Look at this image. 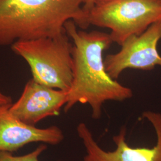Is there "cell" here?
I'll return each mask as SVG.
<instances>
[{
    "mask_svg": "<svg viewBox=\"0 0 161 161\" xmlns=\"http://www.w3.org/2000/svg\"><path fill=\"white\" fill-rule=\"evenodd\" d=\"M47 149L46 144H41L31 152L21 156L13 155L8 152H0V161H40V156Z\"/></svg>",
    "mask_w": 161,
    "mask_h": 161,
    "instance_id": "9c48e42d",
    "label": "cell"
},
{
    "mask_svg": "<svg viewBox=\"0 0 161 161\" xmlns=\"http://www.w3.org/2000/svg\"><path fill=\"white\" fill-rule=\"evenodd\" d=\"M10 107L0 108V152L13 153L32 143L57 145L64 140L59 127L41 128L26 124L12 115Z\"/></svg>",
    "mask_w": 161,
    "mask_h": 161,
    "instance_id": "ba28073f",
    "label": "cell"
},
{
    "mask_svg": "<svg viewBox=\"0 0 161 161\" xmlns=\"http://www.w3.org/2000/svg\"><path fill=\"white\" fill-rule=\"evenodd\" d=\"M12 49L28 64L34 80L69 92L73 80V44L66 31L54 37L17 41Z\"/></svg>",
    "mask_w": 161,
    "mask_h": 161,
    "instance_id": "3957f363",
    "label": "cell"
},
{
    "mask_svg": "<svg viewBox=\"0 0 161 161\" xmlns=\"http://www.w3.org/2000/svg\"><path fill=\"white\" fill-rule=\"evenodd\" d=\"M161 40V21L152 24L143 34L132 35L121 45V50L108 54L104 64L108 74L116 80L125 69L150 70L161 66V56L157 50Z\"/></svg>",
    "mask_w": 161,
    "mask_h": 161,
    "instance_id": "8992f818",
    "label": "cell"
},
{
    "mask_svg": "<svg viewBox=\"0 0 161 161\" xmlns=\"http://www.w3.org/2000/svg\"><path fill=\"white\" fill-rule=\"evenodd\" d=\"M87 0H0V46L20 41L54 37L72 20L86 29L82 7Z\"/></svg>",
    "mask_w": 161,
    "mask_h": 161,
    "instance_id": "7a4b0ae2",
    "label": "cell"
},
{
    "mask_svg": "<svg viewBox=\"0 0 161 161\" xmlns=\"http://www.w3.org/2000/svg\"></svg>",
    "mask_w": 161,
    "mask_h": 161,
    "instance_id": "7c38bea8",
    "label": "cell"
},
{
    "mask_svg": "<svg viewBox=\"0 0 161 161\" xmlns=\"http://www.w3.org/2000/svg\"><path fill=\"white\" fill-rule=\"evenodd\" d=\"M67 99V92L42 85L32 78L9 111L24 123L35 126L46 118L59 115Z\"/></svg>",
    "mask_w": 161,
    "mask_h": 161,
    "instance_id": "52a82bcc",
    "label": "cell"
},
{
    "mask_svg": "<svg viewBox=\"0 0 161 161\" xmlns=\"http://www.w3.org/2000/svg\"><path fill=\"white\" fill-rule=\"evenodd\" d=\"M155 131L156 144L152 148H132L126 142L127 129L122 127L113 137L116 148L114 151L104 150L95 141L92 134L84 122L76 128L79 137L86 150L84 161H161V114L152 111L143 113Z\"/></svg>",
    "mask_w": 161,
    "mask_h": 161,
    "instance_id": "5b68a950",
    "label": "cell"
},
{
    "mask_svg": "<svg viewBox=\"0 0 161 161\" xmlns=\"http://www.w3.org/2000/svg\"><path fill=\"white\" fill-rule=\"evenodd\" d=\"M86 21L89 26L110 29L112 42L121 46L161 21V0H94Z\"/></svg>",
    "mask_w": 161,
    "mask_h": 161,
    "instance_id": "277c9868",
    "label": "cell"
},
{
    "mask_svg": "<svg viewBox=\"0 0 161 161\" xmlns=\"http://www.w3.org/2000/svg\"><path fill=\"white\" fill-rule=\"evenodd\" d=\"M12 104V97L4 94L0 90V108L10 106Z\"/></svg>",
    "mask_w": 161,
    "mask_h": 161,
    "instance_id": "30bf717a",
    "label": "cell"
},
{
    "mask_svg": "<svg viewBox=\"0 0 161 161\" xmlns=\"http://www.w3.org/2000/svg\"><path fill=\"white\" fill-rule=\"evenodd\" d=\"M70 20L64 29L73 41V80L64 106L68 112L76 104H88L92 118L99 119L105 102H121L132 97L131 88L113 79L107 72L103 53L113 42L110 35L98 31H78Z\"/></svg>",
    "mask_w": 161,
    "mask_h": 161,
    "instance_id": "6da1fadb",
    "label": "cell"
},
{
    "mask_svg": "<svg viewBox=\"0 0 161 161\" xmlns=\"http://www.w3.org/2000/svg\"><path fill=\"white\" fill-rule=\"evenodd\" d=\"M93 1H94V0H87L86 3L82 7L84 12H85L86 14L87 12L91 8Z\"/></svg>",
    "mask_w": 161,
    "mask_h": 161,
    "instance_id": "8fae6325",
    "label": "cell"
}]
</instances>
